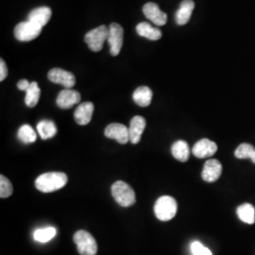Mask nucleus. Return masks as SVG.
Returning <instances> with one entry per match:
<instances>
[{"instance_id":"nucleus-1","label":"nucleus","mask_w":255,"mask_h":255,"mask_svg":"<svg viewBox=\"0 0 255 255\" xmlns=\"http://www.w3.org/2000/svg\"><path fill=\"white\" fill-rule=\"evenodd\" d=\"M68 178L63 172H47L40 175L35 181V186L39 191L50 193L57 191L65 186Z\"/></svg>"},{"instance_id":"nucleus-2","label":"nucleus","mask_w":255,"mask_h":255,"mask_svg":"<svg viewBox=\"0 0 255 255\" xmlns=\"http://www.w3.org/2000/svg\"><path fill=\"white\" fill-rule=\"evenodd\" d=\"M177 210V201L170 196H162L155 202V216L161 221L171 220L176 216Z\"/></svg>"},{"instance_id":"nucleus-3","label":"nucleus","mask_w":255,"mask_h":255,"mask_svg":"<svg viewBox=\"0 0 255 255\" xmlns=\"http://www.w3.org/2000/svg\"><path fill=\"white\" fill-rule=\"evenodd\" d=\"M112 195L122 207H129L135 203L134 190L127 182L118 181L112 185Z\"/></svg>"},{"instance_id":"nucleus-4","label":"nucleus","mask_w":255,"mask_h":255,"mask_svg":"<svg viewBox=\"0 0 255 255\" xmlns=\"http://www.w3.org/2000/svg\"><path fill=\"white\" fill-rule=\"evenodd\" d=\"M74 242L77 245L79 254L82 255H96L98 253V245L91 234L86 231H78L74 235Z\"/></svg>"},{"instance_id":"nucleus-5","label":"nucleus","mask_w":255,"mask_h":255,"mask_svg":"<svg viewBox=\"0 0 255 255\" xmlns=\"http://www.w3.org/2000/svg\"><path fill=\"white\" fill-rule=\"evenodd\" d=\"M108 36H109V27L102 25L88 31L85 34L84 40L92 51L99 52L102 49L104 42L108 40Z\"/></svg>"},{"instance_id":"nucleus-6","label":"nucleus","mask_w":255,"mask_h":255,"mask_svg":"<svg viewBox=\"0 0 255 255\" xmlns=\"http://www.w3.org/2000/svg\"><path fill=\"white\" fill-rule=\"evenodd\" d=\"M42 28L31 21L21 22L14 28V36L21 42H29L36 39L42 32Z\"/></svg>"},{"instance_id":"nucleus-7","label":"nucleus","mask_w":255,"mask_h":255,"mask_svg":"<svg viewBox=\"0 0 255 255\" xmlns=\"http://www.w3.org/2000/svg\"><path fill=\"white\" fill-rule=\"evenodd\" d=\"M124 30L118 23H112L109 27L108 43L110 46V52L113 56H118L123 46Z\"/></svg>"},{"instance_id":"nucleus-8","label":"nucleus","mask_w":255,"mask_h":255,"mask_svg":"<svg viewBox=\"0 0 255 255\" xmlns=\"http://www.w3.org/2000/svg\"><path fill=\"white\" fill-rule=\"evenodd\" d=\"M47 76L50 82L61 84L65 87V89H72L76 84V78L73 74L61 68L51 69Z\"/></svg>"},{"instance_id":"nucleus-9","label":"nucleus","mask_w":255,"mask_h":255,"mask_svg":"<svg viewBox=\"0 0 255 255\" xmlns=\"http://www.w3.org/2000/svg\"><path fill=\"white\" fill-rule=\"evenodd\" d=\"M105 136L110 139H115L119 143L125 145L129 141L128 128L120 123H112L105 128Z\"/></svg>"},{"instance_id":"nucleus-10","label":"nucleus","mask_w":255,"mask_h":255,"mask_svg":"<svg viewBox=\"0 0 255 255\" xmlns=\"http://www.w3.org/2000/svg\"><path fill=\"white\" fill-rule=\"evenodd\" d=\"M143 12L146 18L150 20L156 26H164L167 22L166 13L162 11L159 6L153 2H148L144 5Z\"/></svg>"},{"instance_id":"nucleus-11","label":"nucleus","mask_w":255,"mask_h":255,"mask_svg":"<svg viewBox=\"0 0 255 255\" xmlns=\"http://www.w3.org/2000/svg\"><path fill=\"white\" fill-rule=\"evenodd\" d=\"M81 99L82 97L79 92L72 89H64L59 94L56 103L61 109H70L74 105L80 103Z\"/></svg>"},{"instance_id":"nucleus-12","label":"nucleus","mask_w":255,"mask_h":255,"mask_svg":"<svg viewBox=\"0 0 255 255\" xmlns=\"http://www.w3.org/2000/svg\"><path fill=\"white\" fill-rule=\"evenodd\" d=\"M218 150V145L209 139H201L197 142L192 149L193 154L197 158H208L215 154Z\"/></svg>"},{"instance_id":"nucleus-13","label":"nucleus","mask_w":255,"mask_h":255,"mask_svg":"<svg viewBox=\"0 0 255 255\" xmlns=\"http://www.w3.org/2000/svg\"><path fill=\"white\" fill-rule=\"evenodd\" d=\"M222 172V165L219 160L213 159L208 160L203 167L202 170V179L207 182H216Z\"/></svg>"},{"instance_id":"nucleus-14","label":"nucleus","mask_w":255,"mask_h":255,"mask_svg":"<svg viewBox=\"0 0 255 255\" xmlns=\"http://www.w3.org/2000/svg\"><path fill=\"white\" fill-rule=\"evenodd\" d=\"M146 119L140 116H136L130 120V124L128 128L129 141L133 145L138 144L140 142L142 133L144 132V130L146 128Z\"/></svg>"},{"instance_id":"nucleus-15","label":"nucleus","mask_w":255,"mask_h":255,"mask_svg":"<svg viewBox=\"0 0 255 255\" xmlns=\"http://www.w3.org/2000/svg\"><path fill=\"white\" fill-rule=\"evenodd\" d=\"M94 104L92 102H83L78 106L74 113V119L79 125H87L90 123L93 113H94Z\"/></svg>"},{"instance_id":"nucleus-16","label":"nucleus","mask_w":255,"mask_h":255,"mask_svg":"<svg viewBox=\"0 0 255 255\" xmlns=\"http://www.w3.org/2000/svg\"><path fill=\"white\" fill-rule=\"evenodd\" d=\"M194 9H195V3L193 0L182 1L179 9L176 11V14H175L176 23L180 26L187 24L191 18L192 12Z\"/></svg>"},{"instance_id":"nucleus-17","label":"nucleus","mask_w":255,"mask_h":255,"mask_svg":"<svg viewBox=\"0 0 255 255\" xmlns=\"http://www.w3.org/2000/svg\"><path fill=\"white\" fill-rule=\"evenodd\" d=\"M52 11L48 7H39L37 9H32L27 16V20L35 23L40 27H44L49 22L51 18Z\"/></svg>"},{"instance_id":"nucleus-18","label":"nucleus","mask_w":255,"mask_h":255,"mask_svg":"<svg viewBox=\"0 0 255 255\" xmlns=\"http://www.w3.org/2000/svg\"><path fill=\"white\" fill-rule=\"evenodd\" d=\"M152 91L147 86H140L132 95V99L140 107H147L152 100Z\"/></svg>"},{"instance_id":"nucleus-19","label":"nucleus","mask_w":255,"mask_h":255,"mask_svg":"<svg viewBox=\"0 0 255 255\" xmlns=\"http://www.w3.org/2000/svg\"><path fill=\"white\" fill-rule=\"evenodd\" d=\"M136 31L140 36L145 37L146 39L152 41H157L162 37V31L157 27L150 26L147 22H142L138 24Z\"/></svg>"},{"instance_id":"nucleus-20","label":"nucleus","mask_w":255,"mask_h":255,"mask_svg":"<svg viewBox=\"0 0 255 255\" xmlns=\"http://www.w3.org/2000/svg\"><path fill=\"white\" fill-rule=\"evenodd\" d=\"M171 152L174 158L177 159L178 161L186 162L189 159L190 149H189L188 144L185 141L179 140L174 143L173 146L171 147Z\"/></svg>"},{"instance_id":"nucleus-21","label":"nucleus","mask_w":255,"mask_h":255,"mask_svg":"<svg viewBox=\"0 0 255 255\" xmlns=\"http://www.w3.org/2000/svg\"><path fill=\"white\" fill-rule=\"evenodd\" d=\"M37 130L43 140L50 139L57 134V127L53 121L43 120L37 125Z\"/></svg>"},{"instance_id":"nucleus-22","label":"nucleus","mask_w":255,"mask_h":255,"mask_svg":"<svg viewBox=\"0 0 255 255\" xmlns=\"http://www.w3.org/2000/svg\"><path fill=\"white\" fill-rule=\"evenodd\" d=\"M237 216L243 222L247 224H254L255 222V207L250 204L245 203L240 205L237 210Z\"/></svg>"},{"instance_id":"nucleus-23","label":"nucleus","mask_w":255,"mask_h":255,"mask_svg":"<svg viewBox=\"0 0 255 255\" xmlns=\"http://www.w3.org/2000/svg\"><path fill=\"white\" fill-rule=\"evenodd\" d=\"M41 96V89L38 86L36 82H31L29 88L26 91V98H25V103L27 107L33 108L35 107Z\"/></svg>"},{"instance_id":"nucleus-24","label":"nucleus","mask_w":255,"mask_h":255,"mask_svg":"<svg viewBox=\"0 0 255 255\" xmlns=\"http://www.w3.org/2000/svg\"><path fill=\"white\" fill-rule=\"evenodd\" d=\"M18 139L24 144H31L36 141L37 134L29 125H23L18 129Z\"/></svg>"},{"instance_id":"nucleus-25","label":"nucleus","mask_w":255,"mask_h":255,"mask_svg":"<svg viewBox=\"0 0 255 255\" xmlns=\"http://www.w3.org/2000/svg\"><path fill=\"white\" fill-rule=\"evenodd\" d=\"M56 234H57V231L53 227L38 229L33 233V238L37 242L46 243L50 241L56 236Z\"/></svg>"},{"instance_id":"nucleus-26","label":"nucleus","mask_w":255,"mask_h":255,"mask_svg":"<svg viewBox=\"0 0 255 255\" xmlns=\"http://www.w3.org/2000/svg\"><path fill=\"white\" fill-rule=\"evenodd\" d=\"M235 155L238 159H251L255 164V148L251 144H241L235 151Z\"/></svg>"},{"instance_id":"nucleus-27","label":"nucleus","mask_w":255,"mask_h":255,"mask_svg":"<svg viewBox=\"0 0 255 255\" xmlns=\"http://www.w3.org/2000/svg\"><path fill=\"white\" fill-rule=\"evenodd\" d=\"M13 192L12 184L9 180L4 177L3 175L0 176V198L1 199H7L9 196H11Z\"/></svg>"},{"instance_id":"nucleus-28","label":"nucleus","mask_w":255,"mask_h":255,"mask_svg":"<svg viewBox=\"0 0 255 255\" xmlns=\"http://www.w3.org/2000/svg\"><path fill=\"white\" fill-rule=\"evenodd\" d=\"M191 252L193 255H212L209 249L203 246L198 241H195L192 243Z\"/></svg>"},{"instance_id":"nucleus-29","label":"nucleus","mask_w":255,"mask_h":255,"mask_svg":"<svg viewBox=\"0 0 255 255\" xmlns=\"http://www.w3.org/2000/svg\"><path fill=\"white\" fill-rule=\"evenodd\" d=\"M8 76V68H7V65L6 63L4 62V60L1 59L0 61V81L3 82Z\"/></svg>"},{"instance_id":"nucleus-30","label":"nucleus","mask_w":255,"mask_h":255,"mask_svg":"<svg viewBox=\"0 0 255 255\" xmlns=\"http://www.w3.org/2000/svg\"><path fill=\"white\" fill-rule=\"evenodd\" d=\"M30 83L31 82H28L27 80H21L17 83V87H18L19 90H21V91H27V89L29 88V86H30Z\"/></svg>"}]
</instances>
